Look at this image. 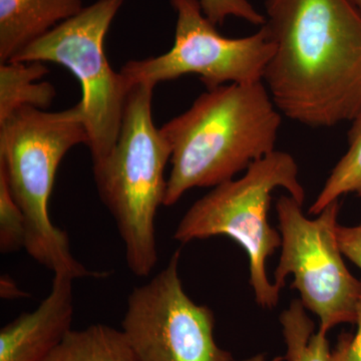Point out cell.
Wrapping results in <instances>:
<instances>
[{"label":"cell","mask_w":361,"mask_h":361,"mask_svg":"<svg viewBox=\"0 0 361 361\" xmlns=\"http://www.w3.org/2000/svg\"><path fill=\"white\" fill-rule=\"evenodd\" d=\"M73 278L54 274L51 291L37 310L0 330V361H44L71 330Z\"/></svg>","instance_id":"10"},{"label":"cell","mask_w":361,"mask_h":361,"mask_svg":"<svg viewBox=\"0 0 361 361\" xmlns=\"http://www.w3.org/2000/svg\"><path fill=\"white\" fill-rule=\"evenodd\" d=\"M82 0H0V63L84 9Z\"/></svg>","instance_id":"11"},{"label":"cell","mask_w":361,"mask_h":361,"mask_svg":"<svg viewBox=\"0 0 361 361\" xmlns=\"http://www.w3.org/2000/svg\"><path fill=\"white\" fill-rule=\"evenodd\" d=\"M281 256L274 272V285L283 288L292 275L291 288L300 294L306 310L319 318V330L343 323H356L361 295V279H356L344 263L337 241L339 200L327 206L315 219H308L302 206L290 195L276 201Z\"/></svg>","instance_id":"7"},{"label":"cell","mask_w":361,"mask_h":361,"mask_svg":"<svg viewBox=\"0 0 361 361\" xmlns=\"http://www.w3.org/2000/svg\"><path fill=\"white\" fill-rule=\"evenodd\" d=\"M202 9L214 25H222L229 16L241 18L254 25H264L265 16L248 0H200Z\"/></svg>","instance_id":"17"},{"label":"cell","mask_w":361,"mask_h":361,"mask_svg":"<svg viewBox=\"0 0 361 361\" xmlns=\"http://www.w3.org/2000/svg\"><path fill=\"white\" fill-rule=\"evenodd\" d=\"M348 130V149L330 173L308 213L318 215L341 196L355 194L361 197V114L353 121Z\"/></svg>","instance_id":"15"},{"label":"cell","mask_w":361,"mask_h":361,"mask_svg":"<svg viewBox=\"0 0 361 361\" xmlns=\"http://www.w3.org/2000/svg\"><path fill=\"white\" fill-rule=\"evenodd\" d=\"M242 361H265V355H262V353H259V355L251 356V357Z\"/></svg>","instance_id":"21"},{"label":"cell","mask_w":361,"mask_h":361,"mask_svg":"<svg viewBox=\"0 0 361 361\" xmlns=\"http://www.w3.org/2000/svg\"><path fill=\"white\" fill-rule=\"evenodd\" d=\"M155 85L135 84L126 102L116 146L92 166L99 198L115 220L133 274L148 277L158 263L155 220L164 206L172 149L152 113Z\"/></svg>","instance_id":"4"},{"label":"cell","mask_w":361,"mask_h":361,"mask_svg":"<svg viewBox=\"0 0 361 361\" xmlns=\"http://www.w3.org/2000/svg\"><path fill=\"white\" fill-rule=\"evenodd\" d=\"M283 188L303 205L305 190L298 180V166L290 154L275 149L254 161L246 174L214 187L190 207L174 233V239L186 244L194 240L227 236L245 250L250 268V285L256 302L272 310L280 291L266 274V260L281 247L280 232L268 222L271 195Z\"/></svg>","instance_id":"5"},{"label":"cell","mask_w":361,"mask_h":361,"mask_svg":"<svg viewBox=\"0 0 361 361\" xmlns=\"http://www.w3.org/2000/svg\"><path fill=\"white\" fill-rule=\"evenodd\" d=\"M336 235L341 253L361 270V223L351 227L338 224Z\"/></svg>","instance_id":"18"},{"label":"cell","mask_w":361,"mask_h":361,"mask_svg":"<svg viewBox=\"0 0 361 361\" xmlns=\"http://www.w3.org/2000/svg\"><path fill=\"white\" fill-rule=\"evenodd\" d=\"M180 251L128 298L122 331L137 361H234L214 337L215 317L187 295L179 276Z\"/></svg>","instance_id":"9"},{"label":"cell","mask_w":361,"mask_h":361,"mask_svg":"<svg viewBox=\"0 0 361 361\" xmlns=\"http://www.w3.org/2000/svg\"><path fill=\"white\" fill-rule=\"evenodd\" d=\"M281 113L264 82L207 90L161 128L171 149L164 206L193 188L216 187L275 151Z\"/></svg>","instance_id":"2"},{"label":"cell","mask_w":361,"mask_h":361,"mask_svg":"<svg viewBox=\"0 0 361 361\" xmlns=\"http://www.w3.org/2000/svg\"><path fill=\"white\" fill-rule=\"evenodd\" d=\"M177 13L174 44L161 56L130 61L121 73L135 84L177 80L198 75L207 90L229 84L263 82L275 44L265 25L241 39L223 37L204 14L200 0H170Z\"/></svg>","instance_id":"8"},{"label":"cell","mask_w":361,"mask_h":361,"mask_svg":"<svg viewBox=\"0 0 361 361\" xmlns=\"http://www.w3.org/2000/svg\"><path fill=\"white\" fill-rule=\"evenodd\" d=\"M42 61L0 63V123L23 106L47 110L56 97L49 82H39L49 73Z\"/></svg>","instance_id":"12"},{"label":"cell","mask_w":361,"mask_h":361,"mask_svg":"<svg viewBox=\"0 0 361 361\" xmlns=\"http://www.w3.org/2000/svg\"><path fill=\"white\" fill-rule=\"evenodd\" d=\"M275 44L263 82L280 113L311 128L361 114V13L350 0H265Z\"/></svg>","instance_id":"1"},{"label":"cell","mask_w":361,"mask_h":361,"mask_svg":"<svg viewBox=\"0 0 361 361\" xmlns=\"http://www.w3.org/2000/svg\"><path fill=\"white\" fill-rule=\"evenodd\" d=\"M355 336H351L346 348L345 361H361V295L357 307Z\"/></svg>","instance_id":"19"},{"label":"cell","mask_w":361,"mask_h":361,"mask_svg":"<svg viewBox=\"0 0 361 361\" xmlns=\"http://www.w3.org/2000/svg\"><path fill=\"white\" fill-rule=\"evenodd\" d=\"M0 296L2 299L13 300V299L26 298L27 293L20 290L13 278L9 277L8 275H2L0 278Z\"/></svg>","instance_id":"20"},{"label":"cell","mask_w":361,"mask_h":361,"mask_svg":"<svg viewBox=\"0 0 361 361\" xmlns=\"http://www.w3.org/2000/svg\"><path fill=\"white\" fill-rule=\"evenodd\" d=\"M125 2L97 0L11 59L59 63L80 80V104L89 133L92 166L101 164L116 146L130 90L121 71L111 68L104 52L106 33Z\"/></svg>","instance_id":"6"},{"label":"cell","mask_w":361,"mask_h":361,"mask_svg":"<svg viewBox=\"0 0 361 361\" xmlns=\"http://www.w3.org/2000/svg\"><path fill=\"white\" fill-rule=\"evenodd\" d=\"M26 239L25 214L11 193L6 175L0 171V251L7 254L25 249Z\"/></svg>","instance_id":"16"},{"label":"cell","mask_w":361,"mask_h":361,"mask_svg":"<svg viewBox=\"0 0 361 361\" xmlns=\"http://www.w3.org/2000/svg\"><path fill=\"white\" fill-rule=\"evenodd\" d=\"M305 307L298 299L280 315L286 353V361H345L346 348L351 334H342L336 348L330 349L327 334L318 330L306 314Z\"/></svg>","instance_id":"13"},{"label":"cell","mask_w":361,"mask_h":361,"mask_svg":"<svg viewBox=\"0 0 361 361\" xmlns=\"http://www.w3.org/2000/svg\"><path fill=\"white\" fill-rule=\"evenodd\" d=\"M351 4H353L361 13V0H350Z\"/></svg>","instance_id":"22"},{"label":"cell","mask_w":361,"mask_h":361,"mask_svg":"<svg viewBox=\"0 0 361 361\" xmlns=\"http://www.w3.org/2000/svg\"><path fill=\"white\" fill-rule=\"evenodd\" d=\"M89 141L80 103L61 111L23 106L0 123V171L25 216V250L54 274L73 279L106 273L87 269L75 258L68 234L52 224L49 201L63 157Z\"/></svg>","instance_id":"3"},{"label":"cell","mask_w":361,"mask_h":361,"mask_svg":"<svg viewBox=\"0 0 361 361\" xmlns=\"http://www.w3.org/2000/svg\"><path fill=\"white\" fill-rule=\"evenodd\" d=\"M44 361H137L122 330L109 325L71 329Z\"/></svg>","instance_id":"14"}]
</instances>
